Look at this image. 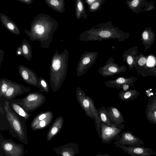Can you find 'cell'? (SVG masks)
Instances as JSON below:
<instances>
[{"label":"cell","mask_w":156,"mask_h":156,"mask_svg":"<svg viewBox=\"0 0 156 156\" xmlns=\"http://www.w3.org/2000/svg\"><path fill=\"white\" fill-rule=\"evenodd\" d=\"M58 26V22L50 15L41 13L34 18L30 30L25 29L24 32L30 41H38L41 43V48L48 49Z\"/></svg>","instance_id":"1"},{"label":"cell","mask_w":156,"mask_h":156,"mask_svg":"<svg viewBox=\"0 0 156 156\" xmlns=\"http://www.w3.org/2000/svg\"><path fill=\"white\" fill-rule=\"evenodd\" d=\"M129 34L124 32L109 21L99 23L81 33L78 40L83 41H101L108 39L124 41L128 39Z\"/></svg>","instance_id":"2"},{"label":"cell","mask_w":156,"mask_h":156,"mask_svg":"<svg viewBox=\"0 0 156 156\" xmlns=\"http://www.w3.org/2000/svg\"><path fill=\"white\" fill-rule=\"evenodd\" d=\"M69 52L65 48L59 54L56 49L51 61L50 83L54 92L57 91L61 87L66 75Z\"/></svg>","instance_id":"3"},{"label":"cell","mask_w":156,"mask_h":156,"mask_svg":"<svg viewBox=\"0 0 156 156\" xmlns=\"http://www.w3.org/2000/svg\"><path fill=\"white\" fill-rule=\"evenodd\" d=\"M76 97L87 116L94 120L96 131L99 136L101 138L100 125L101 121L93 99L90 97L86 96L85 92L80 87H77L76 89Z\"/></svg>","instance_id":"4"},{"label":"cell","mask_w":156,"mask_h":156,"mask_svg":"<svg viewBox=\"0 0 156 156\" xmlns=\"http://www.w3.org/2000/svg\"><path fill=\"white\" fill-rule=\"evenodd\" d=\"M45 96L39 92L30 93L24 98L13 100L21 105L27 113L34 111L41 106L45 102Z\"/></svg>","instance_id":"5"},{"label":"cell","mask_w":156,"mask_h":156,"mask_svg":"<svg viewBox=\"0 0 156 156\" xmlns=\"http://www.w3.org/2000/svg\"><path fill=\"white\" fill-rule=\"evenodd\" d=\"M100 127L101 141L104 144H110L112 140H116L119 138L120 134L125 126L121 124L117 126H109L101 122Z\"/></svg>","instance_id":"6"},{"label":"cell","mask_w":156,"mask_h":156,"mask_svg":"<svg viewBox=\"0 0 156 156\" xmlns=\"http://www.w3.org/2000/svg\"><path fill=\"white\" fill-rule=\"evenodd\" d=\"M4 108L6 118L11 126L20 139L23 140L25 134L24 124L16 114L10 109L9 103L7 101L5 102Z\"/></svg>","instance_id":"7"},{"label":"cell","mask_w":156,"mask_h":156,"mask_svg":"<svg viewBox=\"0 0 156 156\" xmlns=\"http://www.w3.org/2000/svg\"><path fill=\"white\" fill-rule=\"evenodd\" d=\"M98 53L95 51H85L80 56L76 69L77 75L81 76L84 74L94 64Z\"/></svg>","instance_id":"8"},{"label":"cell","mask_w":156,"mask_h":156,"mask_svg":"<svg viewBox=\"0 0 156 156\" xmlns=\"http://www.w3.org/2000/svg\"><path fill=\"white\" fill-rule=\"evenodd\" d=\"M127 70L125 65L119 66L114 62V58L110 57L105 65L98 69V72L103 77H109L115 74L125 72Z\"/></svg>","instance_id":"9"},{"label":"cell","mask_w":156,"mask_h":156,"mask_svg":"<svg viewBox=\"0 0 156 156\" xmlns=\"http://www.w3.org/2000/svg\"><path fill=\"white\" fill-rule=\"evenodd\" d=\"M53 117V114L51 111L41 112L33 119L31 123L30 127L34 130L45 128L51 123Z\"/></svg>","instance_id":"10"},{"label":"cell","mask_w":156,"mask_h":156,"mask_svg":"<svg viewBox=\"0 0 156 156\" xmlns=\"http://www.w3.org/2000/svg\"><path fill=\"white\" fill-rule=\"evenodd\" d=\"M144 144L142 140L129 130L120 133L119 138L113 143L115 145L130 146H140Z\"/></svg>","instance_id":"11"},{"label":"cell","mask_w":156,"mask_h":156,"mask_svg":"<svg viewBox=\"0 0 156 156\" xmlns=\"http://www.w3.org/2000/svg\"><path fill=\"white\" fill-rule=\"evenodd\" d=\"M18 71L21 77L26 83L37 87L40 91L43 92L40 85L37 75L35 72L22 65L19 66Z\"/></svg>","instance_id":"12"},{"label":"cell","mask_w":156,"mask_h":156,"mask_svg":"<svg viewBox=\"0 0 156 156\" xmlns=\"http://www.w3.org/2000/svg\"><path fill=\"white\" fill-rule=\"evenodd\" d=\"M126 153L131 156H156V153L151 148L140 146H130L123 145H115Z\"/></svg>","instance_id":"13"},{"label":"cell","mask_w":156,"mask_h":156,"mask_svg":"<svg viewBox=\"0 0 156 156\" xmlns=\"http://www.w3.org/2000/svg\"><path fill=\"white\" fill-rule=\"evenodd\" d=\"M31 88L11 80L8 88L3 96L8 100H11L16 97L27 93Z\"/></svg>","instance_id":"14"},{"label":"cell","mask_w":156,"mask_h":156,"mask_svg":"<svg viewBox=\"0 0 156 156\" xmlns=\"http://www.w3.org/2000/svg\"><path fill=\"white\" fill-rule=\"evenodd\" d=\"M126 3L127 7L135 13L147 11L154 7L153 2H148L146 0H127Z\"/></svg>","instance_id":"15"},{"label":"cell","mask_w":156,"mask_h":156,"mask_svg":"<svg viewBox=\"0 0 156 156\" xmlns=\"http://www.w3.org/2000/svg\"><path fill=\"white\" fill-rule=\"evenodd\" d=\"M138 78L134 76L130 77H125L120 76L114 79L109 80L105 82L106 87L117 90L122 88V87L125 84H128L130 86L134 85V83Z\"/></svg>","instance_id":"16"},{"label":"cell","mask_w":156,"mask_h":156,"mask_svg":"<svg viewBox=\"0 0 156 156\" xmlns=\"http://www.w3.org/2000/svg\"><path fill=\"white\" fill-rule=\"evenodd\" d=\"M54 151L60 156H74L80 152L78 143L71 142L54 149Z\"/></svg>","instance_id":"17"},{"label":"cell","mask_w":156,"mask_h":156,"mask_svg":"<svg viewBox=\"0 0 156 156\" xmlns=\"http://www.w3.org/2000/svg\"><path fill=\"white\" fill-rule=\"evenodd\" d=\"M149 96L146 108V119L151 123L156 124V91Z\"/></svg>","instance_id":"18"},{"label":"cell","mask_w":156,"mask_h":156,"mask_svg":"<svg viewBox=\"0 0 156 156\" xmlns=\"http://www.w3.org/2000/svg\"><path fill=\"white\" fill-rule=\"evenodd\" d=\"M1 147L7 156H21L23 150L19 145L10 141H4L1 143Z\"/></svg>","instance_id":"19"},{"label":"cell","mask_w":156,"mask_h":156,"mask_svg":"<svg viewBox=\"0 0 156 156\" xmlns=\"http://www.w3.org/2000/svg\"><path fill=\"white\" fill-rule=\"evenodd\" d=\"M138 49L137 46L132 47L125 51L122 55L123 62H126L130 69L133 70L135 58L137 55Z\"/></svg>","instance_id":"20"},{"label":"cell","mask_w":156,"mask_h":156,"mask_svg":"<svg viewBox=\"0 0 156 156\" xmlns=\"http://www.w3.org/2000/svg\"><path fill=\"white\" fill-rule=\"evenodd\" d=\"M141 40L144 47L145 51L149 49L154 44L155 35L151 27H146L141 34Z\"/></svg>","instance_id":"21"},{"label":"cell","mask_w":156,"mask_h":156,"mask_svg":"<svg viewBox=\"0 0 156 156\" xmlns=\"http://www.w3.org/2000/svg\"><path fill=\"white\" fill-rule=\"evenodd\" d=\"M0 20L3 25L11 33L17 35L20 34V31L18 26L6 15L1 13Z\"/></svg>","instance_id":"22"},{"label":"cell","mask_w":156,"mask_h":156,"mask_svg":"<svg viewBox=\"0 0 156 156\" xmlns=\"http://www.w3.org/2000/svg\"><path fill=\"white\" fill-rule=\"evenodd\" d=\"M63 123L64 119L62 116H60L55 119L48 132V142L58 133L63 126Z\"/></svg>","instance_id":"23"},{"label":"cell","mask_w":156,"mask_h":156,"mask_svg":"<svg viewBox=\"0 0 156 156\" xmlns=\"http://www.w3.org/2000/svg\"><path fill=\"white\" fill-rule=\"evenodd\" d=\"M106 108L110 119L114 124L119 125L124 122L123 116L117 108L111 106L107 107Z\"/></svg>","instance_id":"24"},{"label":"cell","mask_w":156,"mask_h":156,"mask_svg":"<svg viewBox=\"0 0 156 156\" xmlns=\"http://www.w3.org/2000/svg\"><path fill=\"white\" fill-rule=\"evenodd\" d=\"M83 0H76L74 3L75 15L77 20H80L83 18L84 20L87 19L88 15L87 14L84 5Z\"/></svg>","instance_id":"25"},{"label":"cell","mask_w":156,"mask_h":156,"mask_svg":"<svg viewBox=\"0 0 156 156\" xmlns=\"http://www.w3.org/2000/svg\"><path fill=\"white\" fill-rule=\"evenodd\" d=\"M139 95V92L135 89H130L126 91L122 90L118 93L119 99L126 101L133 100L136 98Z\"/></svg>","instance_id":"26"},{"label":"cell","mask_w":156,"mask_h":156,"mask_svg":"<svg viewBox=\"0 0 156 156\" xmlns=\"http://www.w3.org/2000/svg\"><path fill=\"white\" fill-rule=\"evenodd\" d=\"M46 4L54 10L59 12H65V3L64 0H45Z\"/></svg>","instance_id":"27"},{"label":"cell","mask_w":156,"mask_h":156,"mask_svg":"<svg viewBox=\"0 0 156 156\" xmlns=\"http://www.w3.org/2000/svg\"><path fill=\"white\" fill-rule=\"evenodd\" d=\"M21 46L23 56L27 60L30 61L32 57V49L30 43L26 39H23Z\"/></svg>","instance_id":"28"},{"label":"cell","mask_w":156,"mask_h":156,"mask_svg":"<svg viewBox=\"0 0 156 156\" xmlns=\"http://www.w3.org/2000/svg\"><path fill=\"white\" fill-rule=\"evenodd\" d=\"M98 114L101 122L109 126H117L119 125L111 122V120L105 106H102L100 108H98Z\"/></svg>","instance_id":"29"},{"label":"cell","mask_w":156,"mask_h":156,"mask_svg":"<svg viewBox=\"0 0 156 156\" xmlns=\"http://www.w3.org/2000/svg\"><path fill=\"white\" fill-rule=\"evenodd\" d=\"M12 107L13 110L19 115L23 117L25 121H27L32 115L26 112L22 106L16 102H13L12 104Z\"/></svg>","instance_id":"30"},{"label":"cell","mask_w":156,"mask_h":156,"mask_svg":"<svg viewBox=\"0 0 156 156\" xmlns=\"http://www.w3.org/2000/svg\"><path fill=\"white\" fill-rule=\"evenodd\" d=\"M11 80L7 78L0 79V97H3L9 87Z\"/></svg>","instance_id":"31"},{"label":"cell","mask_w":156,"mask_h":156,"mask_svg":"<svg viewBox=\"0 0 156 156\" xmlns=\"http://www.w3.org/2000/svg\"><path fill=\"white\" fill-rule=\"evenodd\" d=\"M105 0H96L88 8V11L90 13H94L99 11Z\"/></svg>","instance_id":"32"},{"label":"cell","mask_w":156,"mask_h":156,"mask_svg":"<svg viewBox=\"0 0 156 156\" xmlns=\"http://www.w3.org/2000/svg\"><path fill=\"white\" fill-rule=\"evenodd\" d=\"M38 79L40 85L43 92L48 93L49 91V88L48 82L44 79L41 77H40Z\"/></svg>","instance_id":"33"},{"label":"cell","mask_w":156,"mask_h":156,"mask_svg":"<svg viewBox=\"0 0 156 156\" xmlns=\"http://www.w3.org/2000/svg\"><path fill=\"white\" fill-rule=\"evenodd\" d=\"M16 53L17 55L23 56L22 51L21 45H20L17 48L16 51Z\"/></svg>","instance_id":"34"},{"label":"cell","mask_w":156,"mask_h":156,"mask_svg":"<svg viewBox=\"0 0 156 156\" xmlns=\"http://www.w3.org/2000/svg\"><path fill=\"white\" fill-rule=\"evenodd\" d=\"M5 53V51L1 49L0 50V66L1 67V64L2 62L4 55Z\"/></svg>","instance_id":"35"},{"label":"cell","mask_w":156,"mask_h":156,"mask_svg":"<svg viewBox=\"0 0 156 156\" xmlns=\"http://www.w3.org/2000/svg\"><path fill=\"white\" fill-rule=\"evenodd\" d=\"M17 1L28 5L31 4L33 1V0H17Z\"/></svg>","instance_id":"36"},{"label":"cell","mask_w":156,"mask_h":156,"mask_svg":"<svg viewBox=\"0 0 156 156\" xmlns=\"http://www.w3.org/2000/svg\"><path fill=\"white\" fill-rule=\"evenodd\" d=\"M96 1V0H86L84 1V2L87 4L88 8H89Z\"/></svg>","instance_id":"37"},{"label":"cell","mask_w":156,"mask_h":156,"mask_svg":"<svg viewBox=\"0 0 156 156\" xmlns=\"http://www.w3.org/2000/svg\"><path fill=\"white\" fill-rule=\"evenodd\" d=\"M130 86L128 84H125L122 87L123 91H126L129 90V88Z\"/></svg>","instance_id":"38"},{"label":"cell","mask_w":156,"mask_h":156,"mask_svg":"<svg viewBox=\"0 0 156 156\" xmlns=\"http://www.w3.org/2000/svg\"><path fill=\"white\" fill-rule=\"evenodd\" d=\"M95 156H111L109 154H101L98 153Z\"/></svg>","instance_id":"39"},{"label":"cell","mask_w":156,"mask_h":156,"mask_svg":"<svg viewBox=\"0 0 156 156\" xmlns=\"http://www.w3.org/2000/svg\"><path fill=\"white\" fill-rule=\"evenodd\" d=\"M0 112H1L2 114H4V111H3V109H2V107H1V108H0Z\"/></svg>","instance_id":"40"},{"label":"cell","mask_w":156,"mask_h":156,"mask_svg":"<svg viewBox=\"0 0 156 156\" xmlns=\"http://www.w3.org/2000/svg\"><path fill=\"white\" fill-rule=\"evenodd\" d=\"M154 56L155 58V61H156V55H154Z\"/></svg>","instance_id":"41"}]
</instances>
